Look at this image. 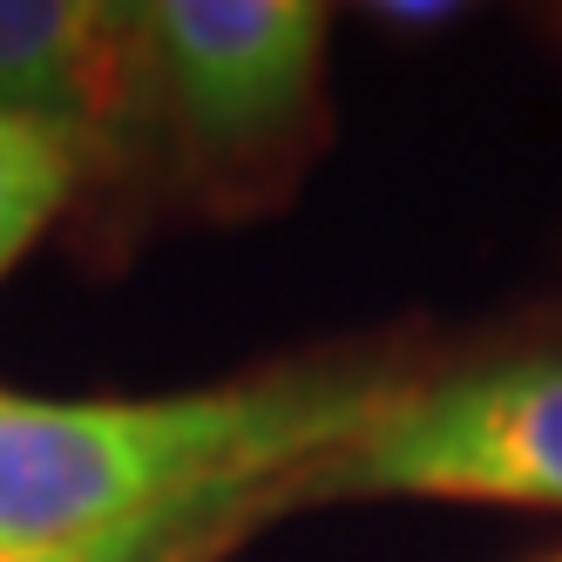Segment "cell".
Masks as SVG:
<instances>
[{"label": "cell", "mask_w": 562, "mask_h": 562, "mask_svg": "<svg viewBox=\"0 0 562 562\" xmlns=\"http://www.w3.org/2000/svg\"><path fill=\"white\" fill-rule=\"evenodd\" d=\"M400 380L299 367L170 400L0 386V562H156L190 536L305 508L312 474Z\"/></svg>", "instance_id": "cell-1"}, {"label": "cell", "mask_w": 562, "mask_h": 562, "mask_svg": "<svg viewBox=\"0 0 562 562\" xmlns=\"http://www.w3.org/2000/svg\"><path fill=\"white\" fill-rule=\"evenodd\" d=\"M367 495L562 508V352H515L434 386H400L305 488V502Z\"/></svg>", "instance_id": "cell-2"}, {"label": "cell", "mask_w": 562, "mask_h": 562, "mask_svg": "<svg viewBox=\"0 0 562 562\" xmlns=\"http://www.w3.org/2000/svg\"><path fill=\"white\" fill-rule=\"evenodd\" d=\"M143 14L149 95L211 164L285 149L318 109L326 8L312 0H156Z\"/></svg>", "instance_id": "cell-3"}, {"label": "cell", "mask_w": 562, "mask_h": 562, "mask_svg": "<svg viewBox=\"0 0 562 562\" xmlns=\"http://www.w3.org/2000/svg\"><path fill=\"white\" fill-rule=\"evenodd\" d=\"M0 115L75 130L95 156L149 115L143 14L109 0H0Z\"/></svg>", "instance_id": "cell-4"}, {"label": "cell", "mask_w": 562, "mask_h": 562, "mask_svg": "<svg viewBox=\"0 0 562 562\" xmlns=\"http://www.w3.org/2000/svg\"><path fill=\"white\" fill-rule=\"evenodd\" d=\"M89 170L95 149L75 130L34 123V115H0V278L68 211V196L82 190Z\"/></svg>", "instance_id": "cell-5"}, {"label": "cell", "mask_w": 562, "mask_h": 562, "mask_svg": "<svg viewBox=\"0 0 562 562\" xmlns=\"http://www.w3.org/2000/svg\"><path fill=\"white\" fill-rule=\"evenodd\" d=\"M245 542V529H211V536H190V542H177L170 555H156V562H217L224 549H237Z\"/></svg>", "instance_id": "cell-6"}, {"label": "cell", "mask_w": 562, "mask_h": 562, "mask_svg": "<svg viewBox=\"0 0 562 562\" xmlns=\"http://www.w3.org/2000/svg\"><path fill=\"white\" fill-rule=\"evenodd\" d=\"M549 562H562V555H549Z\"/></svg>", "instance_id": "cell-7"}]
</instances>
